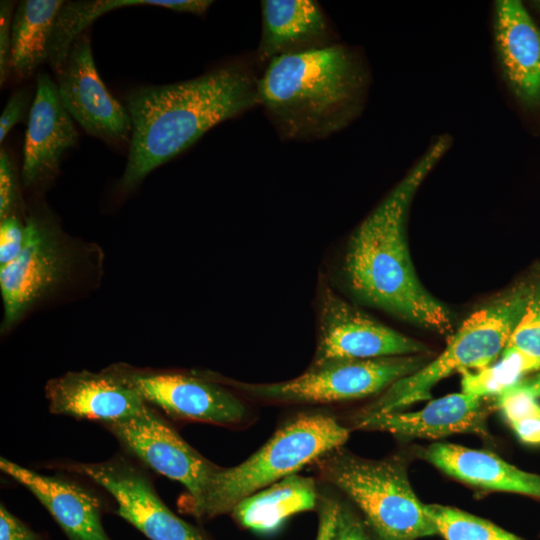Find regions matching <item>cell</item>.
<instances>
[{"instance_id":"obj_1","label":"cell","mask_w":540,"mask_h":540,"mask_svg":"<svg viewBox=\"0 0 540 540\" xmlns=\"http://www.w3.org/2000/svg\"><path fill=\"white\" fill-rule=\"evenodd\" d=\"M258 75L253 62L237 59L186 81L129 91L132 133L121 188L133 189L211 128L258 106Z\"/></svg>"},{"instance_id":"obj_2","label":"cell","mask_w":540,"mask_h":540,"mask_svg":"<svg viewBox=\"0 0 540 540\" xmlns=\"http://www.w3.org/2000/svg\"><path fill=\"white\" fill-rule=\"evenodd\" d=\"M438 139L352 234L343 275L352 294L421 327L446 334L450 311L420 283L408 251L406 220L412 199L449 147Z\"/></svg>"},{"instance_id":"obj_3","label":"cell","mask_w":540,"mask_h":540,"mask_svg":"<svg viewBox=\"0 0 540 540\" xmlns=\"http://www.w3.org/2000/svg\"><path fill=\"white\" fill-rule=\"evenodd\" d=\"M364 85L355 53L333 43L267 63L258 75V106L282 139L320 140L356 115Z\"/></svg>"},{"instance_id":"obj_4","label":"cell","mask_w":540,"mask_h":540,"mask_svg":"<svg viewBox=\"0 0 540 540\" xmlns=\"http://www.w3.org/2000/svg\"><path fill=\"white\" fill-rule=\"evenodd\" d=\"M348 437L349 429L330 415L298 414L245 461L230 468L219 467L192 514L206 520L232 512L246 497L342 447Z\"/></svg>"},{"instance_id":"obj_5","label":"cell","mask_w":540,"mask_h":540,"mask_svg":"<svg viewBox=\"0 0 540 540\" xmlns=\"http://www.w3.org/2000/svg\"><path fill=\"white\" fill-rule=\"evenodd\" d=\"M528 279L520 280L473 312L446 349L415 373L391 386L361 413H390L431 397L430 390L455 372L483 369L501 356L523 311Z\"/></svg>"},{"instance_id":"obj_6","label":"cell","mask_w":540,"mask_h":540,"mask_svg":"<svg viewBox=\"0 0 540 540\" xmlns=\"http://www.w3.org/2000/svg\"><path fill=\"white\" fill-rule=\"evenodd\" d=\"M319 477L347 495L380 540H416L437 534L399 460H370L341 447L316 462Z\"/></svg>"},{"instance_id":"obj_7","label":"cell","mask_w":540,"mask_h":540,"mask_svg":"<svg viewBox=\"0 0 540 540\" xmlns=\"http://www.w3.org/2000/svg\"><path fill=\"white\" fill-rule=\"evenodd\" d=\"M426 364L427 360L422 355L333 359L312 363L298 377L277 383L252 384L217 378L222 384L262 401L332 403L378 393Z\"/></svg>"},{"instance_id":"obj_8","label":"cell","mask_w":540,"mask_h":540,"mask_svg":"<svg viewBox=\"0 0 540 540\" xmlns=\"http://www.w3.org/2000/svg\"><path fill=\"white\" fill-rule=\"evenodd\" d=\"M106 425L145 465L187 489L190 513L199 507L219 467L190 446L148 403L135 415Z\"/></svg>"},{"instance_id":"obj_9","label":"cell","mask_w":540,"mask_h":540,"mask_svg":"<svg viewBox=\"0 0 540 540\" xmlns=\"http://www.w3.org/2000/svg\"><path fill=\"white\" fill-rule=\"evenodd\" d=\"M112 367L149 405L174 418L231 426L247 417L244 402L212 374L139 370L124 364Z\"/></svg>"},{"instance_id":"obj_10","label":"cell","mask_w":540,"mask_h":540,"mask_svg":"<svg viewBox=\"0 0 540 540\" xmlns=\"http://www.w3.org/2000/svg\"><path fill=\"white\" fill-rule=\"evenodd\" d=\"M425 346L376 321L324 282L318 293V337L312 363L418 355Z\"/></svg>"},{"instance_id":"obj_11","label":"cell","mask_w":540,"mask_h":540,"mask_svg":"<svg viewBox=\"0 0 540 540\" xmlns=\"http://www.w3.org/2000/svg\"><path fill=\"white\" fill-rule=\"evenodd\" d=\"M26 242L20 254L0 266L2 330L11 328L27 310L66 276L69 258L51 221L32 214L26 221Z\"/></svg>"},{"instance_id":"obj_12","label":"cell","mask_w":540,"mask_h":540,"mask_svg":"<svg viewBox=\"0 0 540 540\" xmlns=\"http://www.w3.org/2000/svg\"><path fill=\"white\" fill-rule=\"evenodd\" d=\"M70 469L111 494L117 514L150 540H209L200 530L176 516L160 499L144 472L123 459L74 463Z\"/></svg>"},{"instance_id":"obj_13","label":"cell","mask_w":540,"mask_h":540,"mask_svg":"<svg viewBox=\"0 0 540 540\" xmlns=\"http://www.w3.org/2000/svg\"><path fill=\"white\" fill-rule=\"evenodd\" d=\"M57 82L63 106L88 134L112 144L130 142V114L101 80L88 35L73 42Z\"/></svg>"},{"instance_id":"obj_14","label":"cell","mask_w":540,"mask_h":540,"mask_svg":"<svg viewBox=\"0 0 540 540\" xmlns=\"http://www.w3.org/2000/svg\"><path fill=\"white\" fill-rule=\"evenodd\" d=\"M54 414L100 420L105 424L138 413L147 402L111 366L101 372H68L45 386Z\"/></svg>"},{"instance_id":"obj_15","label":"cell","mask_w":540,"mask_h":540,"mask_svg":"<svg viewBox=\"0 0 540 540\" xmlns=\"http://www.w3.org/2000/svg\"><path fill=\"white\" fill-rule=\"evenodd\" d=\"M495 398V397H494ZM464 392L430 401L412 412L360 413L354 426L363 430L389 432L418 438H441L456 433H486V419L496 401Z\"/></svg>"},{"instance_id":"obj_16","label":"cell","mask_w":540,"mask_h":540,"mask_svg":"<svg viewBox=\"0 0 540 540\" xmlns=\"http://www.w3.org/2000/svg\"><path fill=\"white\" fill-rule=\"evenodd\" d=\"M78 138L72 117L61 102L57 84L47 73H38L23 148V185L30 187L52 177L64 153L77 144Z\"/></svg>"},{"instance_id":"obj_17","label":"cell","mask_w":540,"mask_h":540,"mask_svg":"<svg viewBox=\"0 0 540 540\" xmlns=\"http://www.w3.org/2000/svg\"><path fill=\"white\" fill-rule=\"evenodd\" d=\"M494 39L511 92L526 108H539L540 27L520 1H496Z\"/></svg>"},{"instance_id":"obj_18","label":"cell","mask_w":540,"mask_h":540,"mask_svg":"<svg viewBox=\"0 0 540 540\" xmlns=\"http://www.w3.org/2000/svg\"><path fill=\"white\" fill-rule=\"evenodd\" d=\"M262 29L255 62L265 66L289 54L333 44L326 15L312 0H264L261 2Z\"/></svg>"},{"instance_id":"obj_19","label":"cell","mask_w":540,"mask_h":540,"mask_svg":"<svg viewBox=\"0 0 540 540\" xmlns=\"http://www.w3.org/2000/svg\"><path fill=\"white\" fill-rule=\"evenodd\" d=\"M0 469L26 487L41 503L70 540H110L101 523L97 499L80 486L42 475L5 458Z\"/></svg>"},{"instance_id":"obj_20","label":"cell","mask_w":540,"mask_h":540,"mask_svg":"<svg viewBox=\"0 0 540 540\" xmlns=\"http://www.w3.org/2000/svg\"><path fill=\"white\" fill-rule=\"evenodd\" d=\"M422 455L447 475L469 485L540 499L539 475L520 470L488 451L450 443H434Z\"/></svg>"},{"instance_id":"obj_21","label":"cell","mask_w":540,"mask_h":540,"mask_svg":"<svg viewBox=\"0 0 540 540\" xmlns=\"http://www.w3.org/2000/svg\"><path fill=\"white\" fill-rule=\"evenodd\" d=\"M319 495L314 479L292 474L246 497L231 513L243 527L272 534L292 515L314 509Z\"/></svg>"},{"instance_id":"obj_22","label":"cell","mask_w":540,"mask_h":540,"mask_svg":"<svg viewBox=\"0 0 540 540\" xmlns=\"http://www.w3.org/2000/svg\"><path fill=\"white\" fill-rule=\"evenodd\" d=\"M209 0H90L65 1L57 16L49 48L48 62L59 74L64 68L73 42L97 18L112 10L132 6H156L175 12L203 15Z\"/></svg>"},{"instance_id":"obj_23","label":"cell","mask_w":540,"mask_h":540,"mask_svg":"<svg viewBox=\"0 0 540 540\" xmlns=\"http://www.w3.org/2000/svg\"><path fill=\"white\" fill-rule=\"evenodd\" d=\"M65 1L24 0L15 8L10 51V74L32 76L49 59L54 25Z\"/></svg>"},{"instance_id":"obj_24","label":"cell","mask_w":540,"mask_h":540,"mask_svg":"<svg viewBox=\"0 0 540 540\" xmlns=\"http://www.w3.org/2000/svg\"><path fill=\"white\" fill-rule=\"evenodd\" d=\"M500 357L498 362L483 369L462 372V392L494 398L528 374L540 371V360L521 351L505 348Z\"/></svg>"},{"instance_id":"obj_25","label":"cell","mask_w":540,"mask_h":540,"mask_svg":"<svg viewBox=\"0 0 540 540\" xmlns=\"http://www.w3.org/2000/svg\"><path fill=\"white\" fill-rule=\"evenodd\" d=\"M437 534L445 540H522L497 525L457 508L423 504Z\"/></svg>"},{"instance_id":"obj_26","label":"cell","mask_w":540,"mask_h":540,"mask_svg":"<svg viewBox=\"0 0 540 540\" xmlns=\"http://www.w3.org/2000/svg\"><path fill=\"white\" fill-rule=\"evenodd\" d=\"M495 401L522 442L540 444V403L537 398L514 385L496 396Z\"/></svg>"},{"instance_id":"obj_27","label":"cell","mask_w":540,"mask_h":540,"mask_svg":"<svg viewBox=\"0 0 540 540\" xmlns=\"http://www.w3.org/2000/svg\"><path fill=\"white\" fill-rule=\"evenodd\" d=\"M526 302L505 348L540 360V268L528 278Z\"/></svg>"},{"instance_id":"obj_28","label":"cell","mask_w":540,"mask_h":540,"mask_svg":"<svg viewBox=\"0 0 540 540\" xmlns=\"http://www.w3.org/2000/svg\"><path fill=\"white\" fill-rule=\"evenodd\" d=\"M19 206H21V197L16 166L11 154L5 148H1L0 219L16 215L15 211Z\"/></svg>"},{"instance_id":"obj_29","label":"cell","mask_w":540,"mask_h":540,"mask_svg":"<svg viewBox=\"0 0 540 540\" xmlns=\"http://www.w3.org/2000/svg\"><path fill=\"white\" fill-rule=\"evenodd\" d=\"M26 242V224L12 215L0 222V266L12 262L23 250Z\"/></svg>"},{"instance_id":"obj_30","label":"cell","mask_w":540,"mask_h":540,"mask_svg":"<svg viewBox=\"0 0 540 540\" xmlns=\"http://www.w3.org/2000/svg\"><path fill=\"white\" fill-rule=\"evenodd\" d=\"M31 100V92L27 88L18 89L10 96L0 116L1 143L10 130L25 118L28 109H31Z\"/></svg>"},{"instance_id":"obj_31","label":"cell","mask_w":540,"mask_h":540,"mask_svg":"<svg viewBox=\"0 0 540 540\" xmlns=\"http://www.w3.org/2000/svg\"><path fill=\"white\" fill-rule=\"evenodd\" d=\"M15 2L2 0L0 2V83L3 85L10 76V51L12 22Z\"/></svg>"},{"instance_id":"obj_32","label":"cell","mask_w":540,"mask_h":540,"mask_svg":"<svg viewBox=\"0 0 540 540\" xmlns=\"http://www.w3.org/2000/svg\"><path fill=\"white\" fill-rule=\"evenodd\" d=\"M332 540H369L357 517L341 504H339Z\"/></svg>"},{"instance_id":"obj_33","label":"cell","mask_w":540,"mask_h":540,"mask_svg":"<svg viewBox=\"0 0 540 540\" xmlns=\"http://www.w3.org/2000/svg\"><path fill=\"white\" fill-rule=\"evenodd\" d=\"M0 540H39L37 535L11 514L6 507L0 506Z\"/></svg>"},{"instance_id":"obj_34","label":"cell","mask_w":540,"mask_h":540,"mask_svg":"<svg viewBox=\"0 0 540 540\" xmlns=\"http://www.w3.org/2000/svg\"><path fill=\"white\" fill-rule=\"evenodd\" d=\"M319 524L316 540H332L339 503L324 496L319 498Z\"/></svg>"},{"instance_id":"obj_35","label":"cell","mask_w":540,"mask_h":540,"mask_svg":"<svg viewBox=\"0 0 540 540\" xmlns=\"http://www.w3.org/2000/svg\"><path fill=\"white\" fill-rule=\"evenodd\" d=\"M516 385L530 393L535 398H540V371L536 372V374L530 377H525Z\"/></svg>"},{"instance_id":"obj_36","label":"cell","mask_w":540,"mask_h":540,"mask_svg":"<svg viewBox=\"0 0 540 540\" xmlns=\"http://www.w3.org/2000/svg\"><path fill=\"white\" fill-rule=\"evenodd\" d=\"M533 5L540 11V0L539 1H534Z\"/></svg>"}]
</instances>
